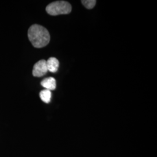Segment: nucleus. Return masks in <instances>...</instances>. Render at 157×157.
<instances>
[{"mask_svg": "<svg viewBox=\"0 0 157 157\" xmlns=\"http://www.w3.org/2000/svg\"><path fill=\"white\" fill-rule=\"evenodd\" d=\"M82 2L86 8L92 9L95 6L96 1L95 0H84L83 1H83H82Z\"/></svg>", "mask_w": 157, "mask_h": 157, "instance_id": "7", "label": "nucleus"}, {"mask_svg": "<svg viewBox=\"0 0 157 157\" xmlns=\"http://www.w3.org/2000/svg\"><path fill=\"white\" fill-rule=\"evenodd\" d=\"M46 63L48 71H50L52 73H56L57 72L59 63L56 58L51 57L46 61Z\"/></svg>", "mask_w": 157, "mask_h": 157, "instance_id": "4", "label": "nucleus"}, {"mask_svg": "<svg viewBox=\"0 0 157 157\" xmlns=\"http://www.w3.org/2000/svg\"><path fill=\"white\" fill-rule=\"evenodd\" d=\"M29 39L36 48H42L47 45L50 40L48 31L44 27L39 25H33L29 29Z\"/></svg>", "mask_w": 157, "mask_h": 157, "instance_id": "1", "label": "nucleus"}, {"mask_svg": "<svg viewBox=\"0 0 157 157\" xmlns=\"http://www.w3.org/2000/svg\"><path fill=\"white\" fill-rule=\"evenodd\" d=\"M71 11V5L65 1H57L51 2L46 7L47 12L52 16L68 14Z\"/></svg>", "mask_w": 157, "mask_h": 157, "instance_id": "2", "label": "nucleus"}, {"mask_svg": "<svg viewBox=\"0 0 157 157\" xmlns=\"http://www.w3.org/2000/svg\"><path fill=\"white\" fill-rule=\"evenodd\" d=\"M41 85L44 87L46 90H55L56 89V80L52 77H50L43 80L41 82Z\"/></svg>", "mask_w": 157, "mask_h": 157, "instance_id": "5", "label": "nucleus"}, {"mask_svg": "<svg viewBox=\"0 0 157 157\" xmlns=\"http://www.w3.org/2000/svg\"><path fill=\"white\" fill-rule=\"evenodd\" d=\"M48 72L47 63L44 59L36 62L34 65L32 74L34 77H42Z\"/></svg>", "mask_w": 157, "mask_h": 157, "instance_id": "3", "label": "nucleus"}, {"mask_svg": "<svg viewBox=\"0 0 157 157\" xmlns=\"http://www.w3.org/2000/svg\"><path fill=\"white\" fill-rule=\"evenodd\" d=\"M51 92L48 90H43L40 93V97L41 100L45 103H49L51 98Z\"/></svg>", "mask_w": 157, "mask_h": 157, "instance_id": "6", "label": "nucleus"}]
</instances>
